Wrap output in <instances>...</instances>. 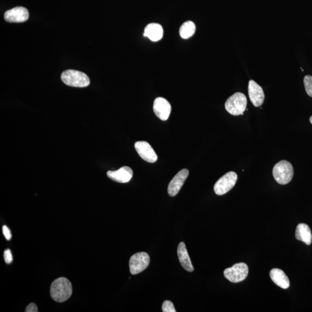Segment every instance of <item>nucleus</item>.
<instances>
[{"mask_svg":"<svg viewBox=\"0 0 312 312\" xmlns=\"http://www.w3.org/2000/svg\"><path fill=\"white\" fill-rule=\"evenodd\" d=\"M50 293L51 297L54 301L57 302H65L72 295V284L66 277L58 278L52 283Z\"/></svg>","mask_w":312,"mask_h":312,"instance_id":"f257e3e1","label":"nucleus"},{"mask_svg":"<svg viewBox=\"0 0 312 312\" xmlns=\"http://www.w3.org/2000/svg\"><path fill=\"white\" fill-rule=\"evenodd\" d=\"M62 80L69 87H85L90 85L89 78L85 73L76 70L68 69L62 73Z\"/></svg>","mask_w":312,"mask_h":312,"instance_id":"f03ea898","label":"nucleus"},{"mask_svg":"<svg viewBox=\"0 0 312 312\" xmlns=\"http://www.w3.org/2000/svg\"><path fill=\"white\" fill-rule=\"evenodd\" d=\"M274 179L280 185H286L291 182L294 175V168L291 163L281 160L273 168Z\"/></svg>","mask_w":312,"mask_h":312,"instance_id":"7ed1b4c3","label":"nucleus"},{"mask_svg":"<svg viewBox=\"0 0 312 312\" xmlns=\"http://www.w3.org/2000/svg\"><path fill=\"white\" fill-rule=\"evenodd\" d=\"M247 105V99L245 95L238 92L232 95L226 101L225 108L229 114L238 116L243 115Z\"/></svg>","mask_w":312,"mask_h":312,"instance_id":"20e7f679","label":"nucleus"},{"mask_svg":"<svg viewBox=\"0 0 312 312\" xmlns=\"http://www.w3.org/2000/svg\"><path fill=\"white\" fill-rule=\"evenodd\" d=\"M249 268L245 263L240 262L232 267L225 269L224 275L232 283H239L246 279L248 275Z\"/></svg>","mask_w":312,"mask_h":312,"instance_id":"39448f33","label":"nucleus"},{"mask_svg":"<svg viewBox=\"0 0 312 312\" xmlns=\"http://www.w3.org/2000/svg\"><path fill=\"white\" fill-rule=\"evenodd\" d=\"M237 174L231 171L218 180L214 186V191L218 195H224L234 187L237 181Z\"/></svg>","mask_w":312,"mask_h":312,"instance_id":"423d86ee","label":"nucleus"},{"mask_svg":"<svg viewBox=\"0 0 312 312\" xmlns=\"http://www.w3.org/2000/svg\"><path fill=\"white\" fill-rule=\"evenodd\" d=\"M150 263V257L148 253L139 252L131 256L129 262L130 270L131 274L140 273L148 268Z\"/></svg>","mask_w":312,"mask_h":312,"instance_id":"0eeeda50","label":"nucleus"},{"mask_svg":"<svg viewBox=\"0 0 312 312\" xmlns=\"http://www.w3.org/2000/svg\"><path fill=\"white\" fill-rule=\"evenodd\" d=\"M135 149L143 160L150 163H154L157 160V156L148 142L138 141L135 143Z\"/></svg>","mask_w":312,"mask_h":312,"instance_id":"6e6552de","label":"nucleus"},{"mask_svg":"<svg viewBox=\"0 0 312 312\" xmlns=\"http://www.w3.org/2000/svg\"><path fill=\"white\" fill-rule=\"evenodd\" d=\"M189 171L187 169H183L180 171L176 175L173 177L169 183L168 188V193L171 197L175 196L178 193L184 184L186 179L189 176Z\"/></svg>","mask_w":312,"mask_h":312,"instance_id":"1a4fd4ad","label":"nucleus"},{"mask_svg":"<svg viewBox=\"0 0 312 312\" xmlns=\"http://www.w3.org/2000/svg\"><path fill=\"white\" fill-rule=\"evenodd\" d=\"M29 11L23 7H17L5 12L4 19L10 23H22L28 20Z\"/></svg>","mask_w":312,"mask_h":312,"instance_id":"9d476101","label":"nucleus"},{"mask_svg":"<svg viewBox=\"0 0 312 312\" xmlns=\"http://www.w3.org/2000/svg\"><path fill=\"white\" fill-rule=\"evenodd\" d=\"M154 111L157 117L163 121H166L171 112V104L163 97L156 99L154 103Z\"/></svg>","mask_w":312,"mask_h":312,"instance_id":"9b49d317","label":"nucleus"},{"mask_svg":"<svg viewBox=\"0 0 312 312\" xmlns=\"http://www.w3.org/2000/svg\"><path fill=\"white\" fill-rule=\"evenodd\" d=\"M249 96L251 102L256 107L261 106L264 103L265 95L264 91L255 81L250 80L248 87Z\"/></svg>","mask_w":312,"mask_h":312,"instance_id":"f8f14e48","label":"nucleus"},{"mask_svg":"<svg viewBox=\"0 0 312 312\" xmlns=\"http://www.w3.org/2000/svg\"><path fill=\"white\" fill-rule=\"evenodd\" d=\"M107 176L109 179L114 181L125 183L130 181L133 176V171L131 168L124 166L118 170L112 171H109L107 172Z\"/></svg>","mask_w":312,"mask_h":312,"instance_id":"ddd939ff","label":"nucleus"},{"mask_svg":"<svg viewBox=\"0 0 312 312\" xmlns=\"http://www.w3.org/2000/svg\"><path fill=\"white\" fill-rule=\"evenodd\" d=\"M177 256H178L180 264L185 270L191 272L194 271L193 266L190 258L185 243L183 242H181L177 247Z\"/></svg>","mask_w":312,"mask_h":312,"instance_id":"4468645a","label":"nucleus"},{"mask_svg":"<svg viewBox=\"0 0 312 312\" xmlns=\"http://www.w3.org/2000/svg\"><path fill=\"white\" fill-rule=\"evenodd\" d=\"M143 36H146L152 41H160L163 36V27L158 23H150L145 27Z\"/></svg>","mask_w":312,"mask_h":312,"instance_id":"2eb2a0df","label":"nucleus"},{"mask_svg":"<svg viewBox=\"0 0 312 312\" xmlns=\"http://www.w3.org/2000/svg\"><path fill=\"white\" fill-rule=\"evenodd\" d=\"M270 275L271 280L280 288L287 289L290 287L289 278L282 270L277 268L272 269Z\"/></svg>","mask_w":312,"mask_h":312,"instance_id":"dca6fc26","label":"nucleus"},{"mask_svg":"<svg viewBox=\"0 0 312 312\" xmlns=\"http://www.w3.org/2000/svg\"><path fill=\"white\" fill-rule=\"evenodd\" d=\"M296 239L303 242L307 245H310L312 241V235L310 227L305 223H300L296 227Z\"/></svg>","mask_w":312,"mask_h":312,"instance_id":"f3484780","label":"nucleus"},{"mask_svg":"<svg viewBox=\"0 0 312 312\" xmlns=\"http://www.w3.org/2000/svg\"><path fill=\"white\" fill-rule=\"evenodd\" d=\"M195 32V24L191 21H187L180 27L179 30L180 36L183 39H188L194 35Z\"/></svg>","mask_w":312,"mask_h":312,"instance_id":"a211bd4d","label":"nucleus"},{"mask_svg":"<svg viewBox=\"0 0 312 312\" xmlns=\"http://www.w3.org/2000/svg\"><path fill=\"white\" fill-rule=\"evenodd\" d=\"M305 88L307 94L312 97V76L307 75L304 79Z\"/></svg>","mask_w":312,"mask_h":312,"instance_id":"6ab92c4d","label":"nucleus"},{"mask_svg":"<svg viewBox=\"0 0 312 312\" xmlns=\"http://www.w3.org/2000/svg\"><path fill=\"white\" fill-rule=\"evenodd\" d=\"M162 311L163 312H176L173 304L170 301H165L162 305Z\"/></svg>","mask_w":312,"mask_h":312,"instance_id":"aec40b11","label":"nucleus"},{"mask_svg":"<svg viewBox=\"0 0 312 312\" xmlns=\"http://www.w3.org/2000/svg\"><path fill=\"white\" fill-rule=\"evenodd\" d=\"M4 258L7 264H11L13 261V256L10 249H6L4 251Z\"/></svg>","mask_w":312,"mask_h":312,"instance_id":"412c9836","label":"nucleus"},{"mask_svg":"<svg viewBox=\"0 0 312 312\" xmlns=\"http://www.w3.org/2000/svg\"><path fill=\"white\" fill-rule=\"evenodd\" d=\"M2 232L6 239L10 241L12 238V234L10 229H9V228L7 227V226L4 225L2 227Z\"/></svg>","mask_w":312,"mask_h":312,"instance_id":"4be33fe9","label":"nucleus"},{"mask_svg":"<svg viewBox=\"0 0 312 312\" xmlns=\"http://www.w3.org/2000/svg\"><path fill=\"white\" fill-rule=\"evenodd\" d=\"M25 311L26 312H38V309L37 306L34 304V303H31V304L27 306Z\"/></svg>","mask_w":312,"mask_h":312,"instance_id":"5701e85b","label":"nucleus"},{"mask_svg":"<svg viewBox=\"0 0 312 312\" xmlns=\"http://www.w3.org/2000/svg\"><path fill=\"white\" fill-rule=\"evenodd\" d=\"M310 121H311V123L312 124V116L310 118Z\"/></svg>","mask_w":312,"mask_h":312,"instance_id":"b1692460","label":"nucleus"}]
</instances>
